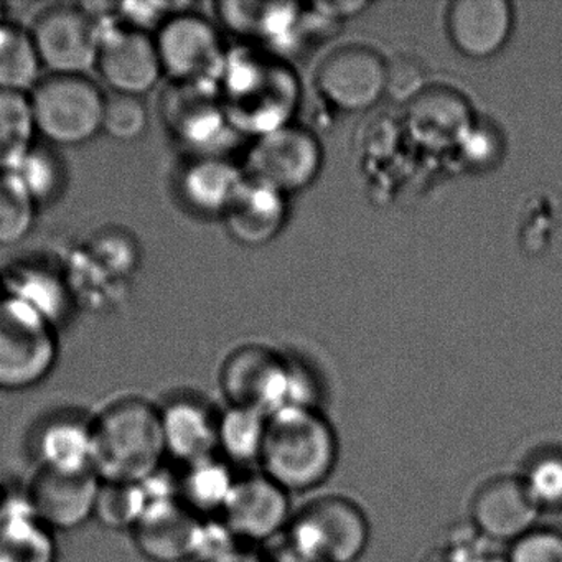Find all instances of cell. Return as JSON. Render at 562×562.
Segmentation results:
<instances>
[{"label": "cell", "mask_w": 562, "mask_h": 562, "mask_svg": "<svg viewBox=\"0 0 562 562\" xmlns=\"http://www.w3.org/2000/svg\"><path fill=\"white\" fill-rule=\"evenodd\" d=\"M321 167L318 140L308 131L285 124L259 137L249 154L246 177L285 195L311 186Z\"/></svg>", "instance_id": "12"}, {"label": "cell", "mask_w": 562, "mask_h": 562, "mask_svg": "<svg viewBox=\"0 0 562 562\" xmlns=\"http://www.w3.org/2000/svg\"><path fill=\"white\" fill-rule=\"evenodd\" d=\"M149 127V111L143 98L131 94H106L101 134L120 143H134Z\"/></svg>", "instance_id": "35"}, {"label": "cell", "mask_w": 562, "mask_h": 562, "mask_svg": "<svg viewBox=\"0 0 562 562\" xmlns=\"http://www.w3.org/2000/svg\"><path fill=\"white\" fill-rule=\"evenodd\" d=\"M239 539L229 531L222 518L202 519L193 546L192 561L232 562L238 554Z\"/></svg>", "instance_id": "37"}, {"label": "cell", "mask_w": 562, "mask_h": 562, "mask_svg": "<svg viewBox=\"0 0 562 562\" xmlns=\"http://www.w3.org/2000/svg\"><path fill=\"white\" fill-rule=\"evenodd\" d=\"M167 459L183 467L216 456L220 413L193 394L170 397L159 406Z\"/></svg>", "instance_id": "18"}, {"label": "cell", "mask_w": 562, "mask_h": 562, "mask_svg": "<svg viewBox=\"0 0 562 562\" xmlns=\"http://www.w3.org/2000/svg\"><path fill=\"white\" fill-rule=\"evenodd\" d=\"M216 87L172 83L162 98L169 133L195 157L220 156V146L235 130Z\"/></svg>", "instance_id": "11"}, {"label": "cell", "mask_w": 562, "mask_h": 562, "mask_svg": "<svg viewBox=\"0 0 562 562\" xmlns=\"http://www.w3.org/2000/svg\"><path fill=\"white\" fill-rule=\"evenodd\" d=\"M149 509L143 482H101L94 519L104 528L134 531Z\"/></svg>", "instance_id": "31"}, {"label": "cell", "mask_w": 562, "mask_h": 562, "mask_svg": "<svg viewBox=\"0 0 562 562\" xmlns=\"http://www.w3.org/2000/svg\"><path fill=\"white\" fill-rule=\"evenodd\" d=\"M246 176L222 156H193L177 179L180 199L199 215H225Z\"/></svg>", "instance_id": "20"}, {"label": "cell", "mask_w": 562, "mask_h": 562, "mask_svg": "<svg viewBox=\"0 0 562 562\" xmlns=\"http://www.w3.org/2000/svg\"><path fill=\"white\" fill-rule=\"evenodd\" d=\"M37 470L58 473L94 472L93 419L80 414H55L32 436Z\"/></svg>", "instance_id": "19"}, {"label": "cell", "mask_w": 562, "mask_h": 562, "mask_svg": "<svg viewBox=\"0 0 562 562\" xmlns=\"http://www.w3.org/2000/svg\"><path fill=\"white\" fill-rule=\"evenodd\" d=\"M315 85L331 106L360 113L387 93V64L373 48L348 45L322 61Z\"/></svg>", "instance_id": "13"}, {"label": "cell", "mask_w": 562, "mask_h": 562, "mask_svg": "<svg viewBox=\"0 0 562 562\" xmlns=\"http://www.w3.org/2000/svg\"><path fill=\"white\" fill-rule=\"evenodd\" d=\"M236 480L232 465L218 453L190 463L179 476L180 503L200 519L215 518L228 503Z\"/></svg>", "instance_id": "26"}, {"label": "cell", "mask_w": 562, "mask_h": 562, "mask_svg": "<svg viewBox=\"0 0 562 562\" xmlns=\"http://www.w3.org/2000/svg\"><path fill=\"white\" fill-rule=\"evenodd\" d=\"M41 57L31 31L11 22L0 24V90L31 94L42 80Z\"/></svg>", "instance_id": "27"}, {"label": "cell", "mask_w": 562, "mask_h": 562, "mask_svg": "<svg viewBox=\"0 0 562 562\" xmlns=\"http://www.w3.org/2000/svg\"><path fill=\"white\" fill-rule=\"evenodd\" d=\"M506 562H562V532L536 526L509 544Z\"/></svg>", "instance_id": "38"}, {"label": "cell", "mask_w": 562, "mask_h": 562, "mask_svg": "<svg viewBox=\"0 0 562 562\" xmlns=\"http://www.w3.org/2000/svg\"><path fill=\"white\" fill-rule=\"evenodd\" d=\"M57 327L12 295L0 294V391L41 386L58 363Z\"/></svg>", "instance_id": "4"}, {"label": "cell", "mask_w": 562, "mask_h": 562, "mask_svg": "<svg viewBox=\"0 0 562 562\" xmlns=\"http://www.w3.org/2000/svg\"><path fill=\"white\" fill-rule=\"evenodd\" d=\"M285 215L288 210L281 192L246 177L223 218L236 241L246 246H261L281 232Z\"/></svg>", "instance_id": "24"}, {"label": "cell", "mask_w": 562, "mask_h": 562, "mask_svg": "<svg viewBox=\"0 0 562 562\" xmlns=\"http://www.w3.org/2000/svg\"><path fill=\"white\" fill-rule=\"evenodd\" d=\"M519 476L539 509L562 508V450L536 453Z\"/></svg>", "instance_id": "34"}, {"label": "cell", "mask_w": 562, "mask_h": 562, "mask_svg": "<svg viewBox=\"0 0 562 562\" xmlns=\"http://www.w3.org/2000/svg\"><path fill=\"white\" fill-rule=\"evenodd\" d=\"M232 562H252V561H248V559L241 558V555H239V558H236L235 561H232Z\"/></svg>", "instance_id": "41"}, {"label": "cell", "mask_w": 562, "mask_h": 562, "mask_svg": "<svg viewBox=\"0 0 562 562\" xmlns=\"http://www.w3.org/2000/svg\"><path fill=\"white\" fill-rule=\"evenodd\" d=\"M338 440L317 407H285L268 416L259 463L288 493L307 492L334 472Z\"/></svg>", "instance_id": "1"}, {"label": "cell", "mask_w": 562, "mask_h": 562, "mask_svg": "<svg viewBox=\"0 0 562 562\" xmlns=\"http://www.w3.org/2000/svg\"><path fill=\"white\" fill-rule=\"evenodd\" d=\"M274 562H312L308 559L301 558V555L294 554V552L288 551L284 554L279 555Z\"/></svg>", "instance_id": "39"}, {"label": "cell", "mask_w": 562, "mask_h": 562, "mask_svg": "<svg viewBox=\"0 0 562 562\" xmlns=\"http://www.w3.org/2000/svg\"><path fill=\"white\" fill-rule=\"evenodd\" d=\"M55 532L32 512L27 492L0 498V562H57Z\"/></svg>", "instance_id": "22"}, {"label": "cell", "mask_w": 562, "mask_h": 562, "mask_svg": "<svg viewBox=\"0 0 562 562\" xmlns=\"http://www.w3.org/2000/svg\"><path fill=\"white\" fill-rule=\"evenodd\" d=\"M94 473L101 482L139 483L167 459L160 409L140 397L110 404L93 419Z\"/></svg>", "instance_id": "2"}, {"label": "cell", "mask_w": 562, "mask_h": 562, "mask_svg": "<svg viewBox=\"0 0 562 562\" xmlns=\"http://www.w3.org/2000/svg\"><path fill=\"white\" fill-rule=\"evenodd\" d=\"M5 21V5L0 2V24Z\"/></svg>", "instance_id": "40"}, {"label": "cell", "mask_w": 562, "mask_h": 562, "mask_svg": "<svg viewBox=\"0 0 562 562\" xmlns=\"http://www.w3.org/2000/svg\"><path fill=\"white\" fill-rule=\"evenodd\" d=\"M200 522L180 502L154 506L134 529V541L149 561H190Z\"/></svg>", "instance_id": "21"}, {"label": "cell", "mask_w": 562, "mask_h": 562, "mask_svg": "<svg viewBox=\"0 0 562 562\" xmlns=\"http://www.w3.org/2000/svg\"><path fill=\"white\" fill-rule=\"evenodd\" d=\"M88 255L94 265L100 266L113 279H123L133 274L139 262L136 241L130 233L120 228L103 229L94 236Z\"/></svg>", "instance_id": "36"}, {"label": "cell", "mask_w": 562, "mask_h": 562, "mask_svg": "<svg viewBox=\"0 0 562 562\" xmlns=\"http://www.w3.org/2000/svg\"><path fill=\"white\" fill-rule=\"evenodd\" d=\"M268 416L251 407L228 406L220 413L216 452L232 465L259 462Z\"/></svg>", "instance_id": "28"}, {"label": "cell", "mask_w": 562, "mask_h": 562, "mask_svg": "<svg viewBox=\"0 0 562 562\" xmlns=\"http://www.w3.org/2000/svg\"><path fill=\"white\" fill-rule=\"evenodd\" d=\"M164 77L176 85H218L226 52L215 25L195 12L173 15L156 35Z\"/></svg>", "instance_id": "8"}, {"label": "cell", "mask_w": 562, "mask_h": 562, "mask_svg": "<svg viewBox=\"0 0 562 562\" xmlns=\"http://www.w3.org/2000/svg\"><path fill=\"white\" fill-rule=\"evenodd\" d=\"M220 518L239 541H268L291 522L289 493L265 473L238 476Z\"/></svg>", "instance_id": "15"}, {"label": "cell", "mask_w": 562, "mask_h": 562, "mask_svg": "<svg viewBox=\"0 0 562 562\" xmlns=\"http://www.w3.org/2000/svg\"><path fill=\"white\" fill-rule=\"evenodd\" d=\"M38 206L14 172H0V248L19 245L31 235Z\"/></svg>", "instance_id": "32"}, {"label": "cell", "mask_w": 562, "mask_h": 562, "mask_svg": "<svg viewBox=\"0 0 562 562\" xmlns=\"http://www.w3.org/2000/svg\"><path fill=\"white\" fill-rule=\"evenodd\" d=\"M407 123L414 136L429 146L459 143L472 130V111L459 91L437 87L411 98Z\"/></svg>", "instance_id": "23"}, {"label": "cell", "mask_w": 562, "mask_h": 562, "mask_svg": "<svg viewBox=\"0 0 562 562\" xmlns=\"http://www.w3.org/2000/svg\"><path fill=\"white\" fill-rule=\"evenodd\" d=\"M2 294L31 305L57 328L74 307V291L67 276L38 261L18 262L2 274Z\"/></svg>", "instance_id": "25"}, {"label": "cell", "mask_w": 562, "mask_h": 562, "mask_svg": "<svg viewBox=\"0 0 562 562\" xmlns=\"http://www.w3.org/2000/svg\"><path fill=\"white\" fill-rule=\"evenodd\" d=\"M0 294H2V274H0Z\"/></svg>", "instance_id": "42"}, {"label": "cell", "mask_w": 562, "mask_h": 562, "mask_svg": "<svg viewBox=\"0 0 562 562\" xmlns=\"http://www.w3.org/2000/svg\"><path fill=\"white\" fill-rule=\"evenodd\" d=\"M289 551L312 562H355L370 542L363 509L340 495H325L292 515Z\"/></svg>", "instance_id": "7"}, {"label": "cell", "mask_w": 562, "mask_h": 562, "mask_svg": "<svg viewBox=\"0 0 562 562\" xmlns=\"http://www.w3.org/2000/svg\"><path fill=\"white\" fill-rule=\"evenodd\" d=\"M37 137L29 94L0 90V172H14Z\"/></svg>", "instance_id": "29"}, {"label": "cell", "mask_w": 562, "mask_h": 562, "mask_svg": "<svg viewBox=\"0 0 562 562\" xmlns=\"http://www.w3.org/2000/svg\"><path fill=\"white\" fill-rule=\"evenodd\" d=\"M220 384L228 406L251 407L266 416L285 407H315L308 381L261 347L235 351L223 364Z\"/></svg>", "instance_id": "6"}, {"label": "cell", "mask_w": 562, "mask_h": 562, "mask_svg": "<svg viewBox=\"0 0 562 562\" xmlns=\"http://www.w3.org/2000/svg\"><path fill=\"white\" fill-rule=\"evenodd\" d=\"M31 34L48 75H87L97 68L101 27L87 8H48L35 19Z\"/></svg>", "instance_id": "9"}, {"label": "cell", "mask_w": 562, "mask_h": 562, "mask_svg": "<svg viewBox=\"0 0 562 562\" xmlns=\"http://www.w3.org/2000/svg\"><path fill=\"white\" fill-rule=\"evenodd\" d=\"M101 480L94 472L58 473L37 470L29 483L34 515L52 531H75L94 519Z\"/></svg>", "instance_id": "14"}, {"label": "cell", "mask_w": 562, "mask_h": 562, "mask_svg": "<svg viewBox=\"0 0 562 562\" xmlns=\"http://www.w3.org/2000/svg\"><path fill=\"white\" fill-rule=\"evenodd\" d=\"M218 18L233 34L243 37L255 35H274L279 25H285L294 19L291 5L255 4V2H222Z\"/></svg>", "instance_id": "33"}, {"label": "cell", "mask_w": 562, "mask_h": 562, "mask_svg": "<svg viewBox=\"0 0 562 562\" xmlns=\"http://www.w3.org/2000/svg\"><path fill=\"white\" fill-rule=\"evenodd\" d=\"M101 27L97 70L113 93L143 98L162 80L156 38L116 21V8L98 21Z\"/></svg>", "instance_id": "10"}, {"label": "cell", "mask_w": 562, "mask_h": 562, "mask_svg": "<svg viewBox=\"0 0 562 562\" xmlns=\"http://www.w3.org/2000/svg\"><path fill=\"white\" fill-rule=\"evenodd\" d=\"M29 100L44 143L78 147L101 134L106 94L87 75H48Z\"/></svg>", "instance_id": "5"}, {"label": "cell", "mask_w": 562, "mask_h": 562, "mask_svg": "<svg viewBox=\"0 0 562 562\" xmlns=\"http://www.w3.org/2000/svg\"><path fill=\"white\" fill-rule=\"evenodd\" d=\"M14 173L38 209L58 202L67 192V162L52 144L37 140Z\"/></svg>", "instance_id": "30"}, {"label": "cell", "mask_w": 562, "mask_h": 562, "mask_svg": "<svg viewBox=\"0 0 562 562\" xmlns=\"http://www.w3.org/2000/svg\"><path fill=\"white\" fill-rule=\"evenodd\" d=\"M515 14L506 0H457L447 11V32L453 47L469 58L485 60L512 37Z\"/></svg>", "instance_id": "17"}, {"label": "cell", "mask_w": 562, "mask_h": 562, "mask_svg": "<svg viewBox=\"0 0 562 562\" xmlns=\"http://www.w3.org/2000/svg\"><path fill=\"white\" fill-rule=\"evenodd\" d=\"M218 83L233 127L259 137L285 126L297 97L288 68L252 55H226Z\"/></svg>", "instance_id": "3"}, {"label": "cell", "mask_w": 562, "mask_h": 562, "mask_svg": "<svg viewBox=\"0 0 562 562\" xmlns=\"http://www.w3.org/2000/svg\"><path fill=\"white\" fill-rule=\"evenodd\" d=\"M539 512L519 475L488 480L476 490L470 505L475 528L493 541L509 544L538 526Z\"/></svg>", "instance_id": "16"}]
</instances>
